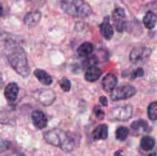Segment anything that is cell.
<instances>
[{
	"label": "cell",
	"instance_id": "6da1fadb",
	"mask_svg": "<svg viewBox=\"0 0 157 156\" xmlns=\"http://www.w3.org/2000/svg\"><path fill=\"white\" fill-rule=\"evenodd\" d=\"M6 47L8 61L12 68L22 77H28L31 73V68L25 50L14 42H9Z\"/></svg>",
	"mask_w": 157,
	"mask_h": 156
},
{
	"label": "cell",
	"instance_id": "7a4b0ae2",
	"mask_svg": "<svg viewBox=\"0 0 157 156\" xmlns=\"http://www.w3.org/2000/svg\"><path fill=\"white\" fill-rule=\"evenodd\" d=\"M46 142L54 146L59 147L65 152H71L77 146V138L73 133L59 128H54L44 133Z\"/></svg>",
	"mask_w": 157,
	"mask_h": 156
},
{
	"label": "cell",
	"instance_id": "3957f363",
	"mask_svg": "<svg viewBox=\"0 0 157 156\" xmlns=\"http://www.w3.org/2000/svg\"><path fill=\"white\" fill-rule=\"evenodd\" d=\"M58 3L63 12L71 17L84 18L92 14L91 7L84 0H58Z\"/></svg>",
	"mask_w": 157,
	"mask_h": 156
},
{
	"label": "cell",
	"instance_id": "277c9868",
	"mask_svg": "<svg viewBox=\"0 0 157 156\" xmlns=\"http://www.w3.org/2000/svg\"><path fill=\"white\" fill-rule=\"evenodd\" d=\"M133 108L130 105L118 106L109 111L108 119L110 121L125 122L129 120L133 115Z\"/></svg>",
	"mask_w": 157,
	"mask_h": 156
},
{
	"label": "cell",
	"instance_id": "5b68a950",
	"mask_svg": "<svg viewBox=\"0 0 157 156\" xmlns=\"http://www.w3.org/2000/svg\"><path fill=\"white\" fill-rule=\"evenodd\" d=\"M152 50L147 47H135L130 54V61L132 64L139 65L145 64L151 55Z\"/></svg>",
	"mask_w": 157,
	"mask_h": 156
},
{
	"label": "cell",
	"instance_id": "8992f818",
	"mask_svg": "<svg viewBox=\"0 0 157 156\" xmlns=\"http://www.w3.org/2000/svg\"><path fill=\"white\" fill-rule=\"evenodd\" d=\"M136 93V89L132 85H122L112 90L110 99L113 101L123 100L133 97Z\"/></svg>",
	"mask_w": 157,
	"mask_h": 156
},
{
	"label": "cell",
	"instance_id": "52a82bcc",
	"mask_svg": "<svg viewBox=\"0 0 157 156\" xmlns=\"http://www.w3.org/2000/svg\"><path fill=\"white\" fill-rule=\"evenodd\" d=\"M126 13L122 8H117L112 13L113 26L118 32H123L126 28Z\"/></svg>",
	"mask_w": 157,
	"mask_h": 156
},
{
	"label": "cell",
	"instance_id": "ba28073f",
	"mask_svg": "<svg viewBox=\"0 0 157 156\" xmlns=\"http://www.w3.org/2000/svg\"><path fill=\"white\" fill-rule=\"evenodd\" d=\"M37 100L44 106H50L55 102L56 94L52 90H40L35 94Z\"/></svg>",
	"mask_w": 157,
	"mask_h": 156
},
{
	"label": "cell",
	"instance_id": "9c48e42d",
	"mask_svg": "<svg viewBox=\"0 0 157 156\" xmlns=\"http://www.w3.org/2000/svg\"><path fill=\"white\" fill-rule=\"evenodd\" d=\"M100 32H101V35L106 40L110 41L113 38L114 32H113V26L110 22V17L109 16L104 17L102 23L100 25Z\"/></svg>",
	"mask_w": 157,
	"mask_h": 156
},
{
	"label": "cell",
	"instance_id": "30bf717a",
	"mask_svg": "<svg viewBox=\"0 0 157 156\" xmlns=\"http://www.w3.org/2000/svg\"><path fill=\"white\" fill-rule=\"evenodd\" d=\"M41 19V12L38 10L32 11L25 15L24 17V23L29 28H33L38 25Z\"/></svg>",
	"mask_w": 157,
	"mask_h": 156
},
{
	"label": "cell",
	"instance_id": "8fae6325",
	"mask_svg": "<svg viewBox=\"0 0 157 156\" xmlns=\"http://www.w3.org/2000/svg\"><path fill=\"white\" fill-rule=\"evenodd\" d=\"M131 129L133 134L140 135L142 132H150L152 130L148 122L144 119H138L131 123Z\"/></svg>",
	"mask_w": 157,
	"mask_h": 156
},
{
	"label": "cell",
	"instance_id": "7c38bea8",
	"mask_svg": "<svg viewBox=\"0 0 157 156\" xmlns=\"http://www.w3.org/2000/svg\"><path fill=\"white\" fill-rule=\"evenodd\" d=\"M32 119L34 125L39 129H42L47 126L48 119L44 113L41 111H35L32 114Z\"/></svg>",
	"mask_w": 157,
	"mask_h": 156
},
{
	"label": "cell",
	"instance_id": "4fadbf2b",
	"mask_svg": "<svg viewBox=\"0 0 157 156\" xmlns=\"http://www.w3.org/2000/svg\"><path fill=\"white\" fill-rule=\"evenodd\" d=\"M18 90H19V88L16 83L12 82L8 84L4 90V95L6 99L10 102L15 101L18 96Z\"/></svg>",
	"mask_w": 157,
	"mask_h": 156
},
{
	"label": "cell",
	"instance_id": "5bb4252c",
	"mask_svg": "<svg viewBox=\"0 0 157 156\" xmlns=\"http://www.w3.org/2000/svg\"><path fill=\"white\" fill-rule=\"evenodd\" d=\"M117 84V78L113 73H107L102 80V87L106 92H111Z\"/></svg>",
	"mask_w": 157,
	"mask_h": 156
},
{
	"label": "cell",
	"instance_id": "9a60e30c",
	"mask_svg": "<svg viewBox=\"0 0 157 156\" xmlns=\"http://www.w3.org/2000/svg\"><path fill=\"white\" fill-rule=\"evenodd\" d=\"M34 76L38 79L41 84L44 86H50L53 82L52 76L48 72L41 69H36L34 71Z\"/></svg>",
	"mask_w": 157,
	"mask_h": 156
},
{
	"label": "cell",
	"instance_id": "2e32d148",
	"mask_svg": "<svg viewBox=\"0 0 157 156\" xmlns=\"http://www.w3.org/2000/svg\"><path fill=\"white\" fill-rule=\"evenodd\" d=\"M101 75H102V70L99 67L96 66H91L87 68L84 77L88 82H94L101 77Z\"/></svg>",
	"mask_w": 157,
	"mask_h": 156
},
{
	"label": "cell",
	"instance_id": "e0dca14e",
	"mask_svg": "<svg viewBox=\"0 0 157 156\" xmlns=\"http://www.w3.org/2000/svg\"><path fill=\"white\" fill-rule=\"evenodd\" d=\"M93 139L95 140H105L108 137V127L106 124L98 125L92 133Z\"/></svg>",
	"mask_w": 157,
	"mask_h": 156
},
{
	"label": "cell",
	"instance_id": "ac0fdd59",
	"mask_svg": "<svg viewBox=\"0 0 157 156\" xmlns=\"http://www.w3.org/2000/svg\"><path fill=\"white\" fill-rule=\"evenodd\" d=\"M144 24L147 28H154L156 24V15L152 11H148L144 17Z\"/></svg>",
	"mask_w": 157,
	"mask_h": 156
},
{
	"label": "cell",
	"instance_id": "d6986e66",
	"mask_svg": "<svg viewBox=\"0 0 157 156\" xmlns=\"http://www.w3.org/2000/svg\"><path fill=\"white\" fill-rule=\"evenodd\" d=\"M94 51V45L90 42H84L78 47L77 52L80 57H87Z\"/></svg>",
	"mask_w": 157,
	"mask_h": 156
},
{
	"label": "cell",
	"instance_id": "ffe728a7",
	"mask_svg": "<svg viewBox=\"0 0 157 156\" xmlns=\"http://www.w3.org/2000/svg\"><path fill=\"white\" fill-rule=\"evenodd\" d=\"M155 144H156V142L154 139L151 136H147L143 137V139H141L140 146L144 151H151L154 148Z\"/></svg>",
	"mask_w": 157,
	"mask_h": 156
},
{
	"label": "cell",
	"instance_id": "44dd1931",
	"mask_svg": "<svg viewBox=\"0 0 157 156\" xmlns=\"http://www.w3.org/2000/svg\"><path fill=\"white\" fill-rule=\"evenodd\" d=\"M129 134V129L127 127L121 125L116 130V139L119 141H124L127 138Z\"/></svg>",
	"mask_w": 157,
	"mask_h": 156
},
{
	"label": "cell",
	"instance_id": "7402d4cb",
	"mask_svg": "<svg viewBox=\"0 0 157 156\" xmlns=\"http://www.w3.org/2000/svg\"><path fill=\"white\" fill-rule=\"evenodd\" d=\"M147 113H148V117L150 120L155 121L157 119V102L154 101V102H151L149 105L148 110H147Z\"/></svg>",
	"mask_w": 157,
	"mask_h": 156
},
{
	"label": "cell",
	"instance_id": "603a6c76",
	"mask_svg": "<svg viewBox=\"0 0 157 156\" xmlns=\"http://www.w3.org/2000/svg\"><path fill=\"white\" fill-rule=\"evenodd\" d=\"M58 84H59L61 90L64 92H68L69 90H71V81L66 77H63L62 79L58 81Z\"/></svg>",
	"mask_w": 157,
	"mask_h": 156
},
{
	"label": "cell",
	"instance_id": "cb8c5ba5",
	"mask_svg": "<svg viewBox=\"0 0 157 156\" xmlns=\"http://www.w3.org/2000/svg\"><path fill=\"white\" fill-rule=\"evenodd\" d=\"M93 112L97 119H99V120H103L104 119V117H105V113H104V112L103 111V110L99 106H95L94 107Z\"/></svg>",
	"mask_w": 157,
	"mask_h": 156
},
{
	"label": "cell",
	"instance_id": "d4e9b609",
	"mask_svg": "<svg viewBox=\"0 0 157 156\" xmlns=\"http://www.w3.org/2000/svg\"><path fill=\"white\" fill-rule=\"evenodd\" d=\"M98 62V58H97L96 55H91L90 56V58H87V59L84 61V62L83 63L84 66L85 67H91V66H94L95 64Z\"/></svg>",
	"mask_w": 157,
	"mask_h": 156
},
{
	"label": "cell",
	"instance_id": "484cf974",
	"mask_svg": "<svg viewBox=\"0 0 157 156\" xmlns=\"http://www.w3.org/2000/svg\"><path fill=\"white\" fill-rule=\"evenodd\" d=\"M144 75V69L142 68V67H138V68H136V70H133V71L130 73V79L132 80H134V79H136V78H139V77H141V76H143Z\"/></svg>",
	"mask_w": 157,
	"mask_h": 156
},
{
	"label": "cell",
	"instance_id": "4316f807",
	"mask_svg": "<svg viewBox=\"0 0 157 156\" xmlns=\"http://www.w3.org/2000/svg\"><path fill=\"white\" fill-rule=\"evenodd\" d=\"M11 142L9 141H2V142L0 143V153H2L4 151L9 150V148H10Z\"/></svg>",
	"mask_w": 157,
	"mask_h": 156
},
{
	"label": "cell",
	"instance_id": "83f0119b",
	"mask_svg": "<svg viewBox=\"0 0 157 156\" xmlns=\"http://www.w3.org/2000/svg\"><path fill=\"white\" fill-rule=\"evenodd\" d=\"M29 2L32 4L33 6H37V7H41L43 6L46 3L47 0H27Z\"/></svg>",
	"mask_w": 157,
	"mask_h": 156
},
{
	"label": "cell",
	"instance_id": "f1b7e54d",
	"mask_svg": "<svg viewBox=\"0 0 157 156\" xmlns=\"http://www.w3.org/2000/svg\"><path fill=\"white\" fill-rule=\"evenodd\" d=\"M99 101L104 106H108V100H107V98L105 96H101L100 97Z\"/></svg>",
	"mask_w": 157,
	"mask_h": 156
},
{
	"label": "cell",
	"instance_id": "f546056e",
	"mask_svg": "<svg viewBox=\"0 0 157 156\" xmlns=\"http://www.w3.org/2000/svg\"><path fill=\"white\" fill-rule=\"evenodd\" d=\"M114 156H123V150H118L114 153Z\"/></svg>",
	"mask_w": 157,
	"mask_h": 156
},
{
	"label": "cell",
	"instance_id": "4dcf8cb0",
	"mask_svg": "<svg viewBox=\"0 0 157 156\" xmlns=\"http://www.w3.org/2000/svg\"><path fill=\"white\" fill-rule=\"evenodd\" d=\"M2 13H3V8H2V6L1 5V3H0V17L2 16Z\"/></svg>",
	"mask_w": 157,
	"mask_h": 156
},
{
	"label": "cell",
	"instance_id": "1f68e13d",
	"mask_svg": "<svg viewBox=\"0 0 157 156\" xmlns=\"http://www.w3.org/2000/svg\"><path fill=\"white\" fill-rule=\"evenodd\" d=\"M148 156H156V153H152V154H149Z\"/></svg>",
	"mask_w": 157,
	"mask_h": 156
}]
</instances>
